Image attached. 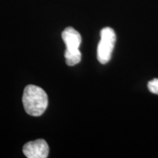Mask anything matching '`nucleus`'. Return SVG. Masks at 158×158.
I'll return each instance as SVG.
<instances>
[{
  "instance_id": "obj_1",
  "label": "nucleus",
  "mask_w": 158,
  "mask_h": 158,
  "mask_svg": "<svg viewBox=\"0 0 158 158\" xmlns=\"http://www.w3.org/2000/svg\"><path fill=\"white\" fill-rule=\"evenodd\" d=\"M23 105L29 115L39 116L48 107V100L46 92L35 85H27L23 94Z\"/></svg>"
},
{
  "instance_id": "obj_2",
  "label": "nucleus",
  "mask_w": 158,
  "mask_h": 158,
  "mask_svg": "<svg viewBox=\"0 0 158 158\" xmlns=\"http://www.w3.org/2000/svg\"><path fill=\"white\" fill-rule=\"evenodd\" d=\"M62 37L67 48L64 52L66 64L68 66H74L78 64L81 59V54L79 50L81 43L80 33L73 27H69L62 31Z\"/></svg>"
},
{
  "instance_id": "obj_3",
  "label": "nucleus",
  "mask_w": 158,
  "mask_h": 158,
  "mask_svg": "<svg viewBox=\"0 0 158 158\" xmlns=\"http://www.w3.org/2000/svg\"><path fill=\"white\" fill-rule=\"evenodd\" d=\"M116 43L115 31L110 27H105L100 31V40L98 43L97 56L101 64H106L111 58Z\"/></svg>"
},
{
  "instance_id": "obj_4",
  "label": "nucleus",
  "mask_w": 158,
  "mask_h": 158,
  "mask_svg": "<svg viewBox=\"0 0 158 158\" xmlns=\"http://www.w3.org/2000/svg\"><path fill=\"white\" fill-rule=\"evenodd\" d=\"M23 152L28 158H46L49 153L47 142L43 139L29 141L23 146Z\"/></svg>"
},
{
  "instance_id": "obj_5",
  "label": "nucleus",
  "mask_w": 158,
  "mask_h": 158,
  "mask_svg": "<svg viewBox=\"0 0 158 158\" xmlns=\"http://www.w3.org/2000/svg\"><path fill=\"white\" fill-rule=\"evenodd\" d=\"M148 89L152 93L158 94V78H155L148 83Z\"/></svg>"
}]
</instances>
